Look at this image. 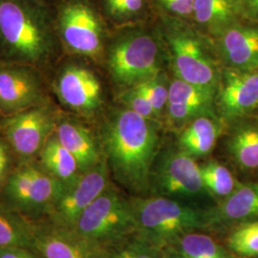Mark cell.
<instances>
[{
  "instance_id": "cell-1",
  "label": "cell",
  "mask_w": 258,
  "mask_h": 258,
  "mask_svg": "<svg viewBox=\"0 0 258 258\" xmlns=\"http://www.w3.org/2000/svg\"><path fill=\"white\" fill-rule=\"evenodd\" d=\"M102 144L116 180L131 192L148 191L159 145L150 120L127 108L119 111L105 124Z\"/></svg>"
},
{
  "instance_id": "cell-2",
  "label": "cell",
  "mask_w": 258,
  "mask_h": 258,
  "mask_svg": "<svg viewBox=\"0 0 258 258\" xmlns=\"http://www.w3.org/2000/svg\"><path fill=\"white\" fill-rule=\"evenodd\" d=\"M56 33L46 0H0V48L15 61L37 64L55 49Z\"/></svg>"
},
{
  "instance_id": "cell-3",
  "label": "cell",
  "mask_w": 258,
  "mask_h": 258,
  "mask_svg": "<svg viewBox=\"0 0 258 258\" xmlns=\"http://www.w3.org/2000/svg\"><path fill=\"white\" fill-rule=\"evenodd\" d=\"M130 202L137 231L162 249L186 233L209 227L207 212L171 198H135Z\"/></svg>"
},
{
  "instance_id": "cell-4",
  "label": "cell",
  "mask_w": 258,
  "mask_h": 258,
  "mask_svg": "<svg viewBox=\"0 0 258 258\" xmlns=\"http://www.w3.org/2000/svg\"><path fill=\"white\" fill-rule=\"evenodd\" d=\"M85 239L102 246L137 231L132 205L112 187H107L71 229Z\"/></svg>"
},
{
  "instance_id": "cell-5",
  "label": "cell",
  "mask_w": 258,
  "mask_h": 258,
  "mask_svg": "<svg viewBox=\"0 0 258 258\" xmlns=\"http://www.w3.org/2000/svg\"><path fill=\"white\" fill-rule=\"evenodd\" d=\"M55 30L66 46L77 54H101L103 21L90 0H58L52 6Z\"/></svg>"
},
{
  "instance_id": "cell-6",
  "label": "cell",
  "mask_w": 258,
  "mask_h": 258,
  "mask_svg": "<svg viewBox=\"0 0 258 258\" xmlns=\"http://www.w3.org/2000/svg\"><path fill=\"white\" fill-rule=\"evenodd\" d=\"M108 67L115 83L133 87L160 74L159 49L153 37L129 33L111 46Z\"/></svg>"
},
{
  "instance_id": "cell-7",
  "label": "cell",
  "mask_w": 258,
  "mask_h": 258,
  "mask_svg": "<svg viewBox=\"0 0 258 258\" xmlns=\"http://www.w3.org/2000/svg\"><path fill=\"white\" fill-rule=\"evenodd\" d=\"M166 26L177 78L215 93L220 75L200 38L179 21L166 20Z\"/></svg>"
},
{
  "instance_id": "cell-8",
  "label": "cell",
  "mask_w": 258,
  "mask_h": 258,
  "mask_svg": "<svg viewBox=\"0 0 258 258\" xmlns=\"http://www.w3.org/2000/svg\"><path fill=\"white\" fill-rule=\"evenodd\" d=\"M67 186L60 180L36 166H21L5 187L6 196L22 211L40 212L53 209Z\"/></svg>"
},
{
  "instance_id": "cell-9",
  "label": "cell",
  "mask_w": 258,
  "mask_h": 258,
  "mask_svg": "<svg viewBox=\"0 0 258 258\" xmlns=\"http://www.w3.org/2000/svg\"><path fill=\"white\" fill-rule=\"evenodd\" d=\"M55 125L53 109L37 105L12 114L2 121L1 129L18 154L30 157L41 151Z\"/></svg>"
},
{
  "instance_id": "cell-10",
  "label": "cell",
  "mask_w": 258,
  "mask_h": 258,
  "mask_svg": "<svg viewBox=\"0 0 258 258\" xmlns=\"http://www.w3.org/2000/svg\"><path fill=\"white\" fill-rule=\"evenodd\" d=\"M108 187V171L101 162L88 171L82 173L74 184L51 210L52 221L56 226L72 229L81 215Z\"/></svg>"
},
{
  "instance_id": "cell-11",
  "label": "cell",
  "mask_w": 258,
  "mask_h": 258,
  "mask_svg": "<svg viewBox=\"0 0 258 258\" xmlns=\"http://www.w3.org/2000/svg\"><path fill=\"white\" fill-rule=\"evenodd\" d=\"M33 247L44 258H108L105 246L85 239L76 231L56 226L31 227Z\"/></svg>"
},
{
  "instance_id": "cell-12",
  "label": "cell",
  "mask_w": 258,
  "mask_h": 258,
  "mask_svg": "<svg viewBox=\"0 0 258 258\" xmlns=\"http://www.w3.org/2000/svg\"><path fill=\"white\" fill-rule=\"evenodd\" d=\"M157 190L166 196H194L205 189L200 166L183 150L166 154L158 167Z\"/></svg>"
},
{
  "instance_id": "cell-13",
  "label": "cell",
  "mask_w": 258,
  "mask_h": 258,
  "mask_svg": "<svg viewBox=\"0 0 258 258\" xmlns=\"http://www.w3.org/2000/svg\"><path fill=\"white\" fill-rule=\"evenodd\" d=\"M218 104L228 119L239 118L258 106V73L227 69L219 83Z\"/></svg>"
},
{
  "instance_id": "cell-14",
  "label": "cell",
  "mask_w": 258,
  "mask_h": 258,
  "mask_svg": "<svg viewBox=\"0 0 258 258\" xmlns=\"http://www.w3.org/2000/svg\"><path fill=\"white\" fill-rule=\"evenodd\" d=\"M41 84L36 75L21 66L0 68V110L15 114L42 101Z\"/></svg>"
},
{
  "instance_id": "cell-15",
  "label": "cell",
  "mask_w": 258,
  "mask_h": 258,
  "mask_svg": "<svg viewBox=\"0 0 258 258\" xmlns=\"http://www.w3.org/2000/svg\"><path fill=\"white\" fill-rule=\"evenodd\" d=\"M55 90L60 101L74 110L91 112L102 101V85L86 68L68 65L58 75Z\"/></svg>"
},
{
  "instance_id": "cell-16",
  "label": "cell",
  "mask_w": 258,
  "mask_h": 258,
  "mask_svg": "<svg viewBox=\"0 0 258 258\" xmlns=\"http://www.w3.org/2000/svg\"><path fill=\"white\" fill-rule=\"evenodd\" d=\"M215 37L224 59L231 68L253 71L258 67V27L236 22Z\"/></svg>"
},
{
  "instance_id": "cell-17",
  "label": "cell",
  "mask_w": 258,
  "mask_h": 258,
  "mask_svg": "<svg viewBox=\"0 0 258 258\" xmlns=\"http://www.w3.org/2000/svg\"><path fill=\"white\" fill-rule=\"evenodd\" d=\"M209 227L215 223L246 222L258 218V184H237L218 207L207 212Z\"/></svg>"
},
{
  "instance_id": "cell-18",
  "label": "cell",
  "mask_w": 258,
  "mask_h": 258,
  "mask_svg": "<svg viewBox=\"0 0 258 258\" xmlns=\"http://www.w3.org/2000/svg\"><path fill=\"white\" fill-rule=\"evenodd\" d=\"M55 136L78 162L81 173L101 163L100 153L90 132L78 122L63 120L55 126Z\"/></svg>"
},
{
  "instance_id": "cell-19",
  "label": "cell",
  "mask_w": 258,
  "mask_h": 258,
  "mask_svg": "<svg viewBox=\"0 0 258 258\" xmlns=\"http://www.w3.org/2000/svg\"><path fill=\"white\" fill-rule=\"evenodd\" d=\"M239 18L236 0H195L192 19L214 36Z\"/></svg>"
},
{
  "instance_id": "cell-20",
  "label": "cell",
  "mask_w": 258,
  "mask_h": 258,
  "mask_svg": "<svg viewBox=\"0 0 258 258\" xmlns=\"http://www.w3.org/2000/svg\"><path fill=\"white\" fill-rule=\"evenodd\" d=\"M218 136L217 123L207 115H202L191 120L183 130L179 137V146L190 156H204L212 151Z\"/></svg>"
},
{
  "instance_id": "cell-21",
  "label": "cell",
  "mask_w": 258,
  "mask_h": 258,
  "mask_svg": "<svg viewBox=\"0 0 258 258\" xmlns=\"http://www.w3.org/2000/svg\"><path fill=\"white\" fill-rule=\"evenodd\" d=\"M41 162L47 172L60 180L67 187L74 184L82 174L77 160L55 135L48 139L41 149Z\"/></svg>"
},
{
  "instance_id": "cell-22",
  "label": "cell",
  "mask_w": 258,
  "mask_h": 258,
  "mask_svg": "<svg viewBox=\"0 0 258 258\" xmlns=\"http://www.w3.org/2000/svg\"><path fill=\"white\" fill-rule=\"evenodd\" d=\"M172 246L187 258H231L211 236L197 231L184 234Z\"/></svg>"
},
{
  "instance_id": "cell-23",
  "label": "cell",
  "mask_w": 258,
  "mask_h": 258,
  "mask_svg": "<svg viewBox=\"0 0 258 258\" xmlns=\"http://www.w3.org/2000/svg\"><path fill=\"white\" fill-rule=\"evenodd\" d=\"M108 258H162L163 249L138 231L106 246Z\"/></svg>"
},
{
  "instance_id": "cell-24",
  "label": "cell",
  "mask_w": 258,
  "mask_h": 258,
  "mask_svg": "<svg viewBox=\"0 0 258 258\" xmlns=\"http://www.w3.org/2000/svg\"><path fill=\"white\" fill-rule=\"evenodd\" d=\"M229 149L239 166L253 169L258 167V127L237 130L229 142Z\"/></svg>"
},
{
  "instance_id": "cell-25",
  "label": "cell",
  "mask_w": 258,
  "mask_h": 258,
  "mask_svg": "<svg viewBox=\"0 0 258 258\" xmlns=\"http://www.w3.org/2000/svg\"><path fill=\"white\" fill-rule=\"evenodd\" d=\"M214 95L215 93L176 78L169 84L167 103H184L210 112Z\"/></svg>"
},
{
  "instance_id": "cell-26",
  "label": "cell",
  "mask_w": 258,
  "mask_h": 258,
  "mask_svg": "<svg viewBox=\"0 0 258 258\" xmlns=\"http://www.w3.org/2000/svg\"><path fill=\"white\" fill-rule=\"evenodd\" d=\"M200 170L205 189L216 197L225 199L237 186L231 171L218 162H209Z\"/></svg>"
},
{
  "instance_id": "cell-27",
  "label": "cell",
  "mask_w": 258,
  "mask_h": 258,
  "mask_svg": "<svg viewBox=\"0 0 258 258\" xmlns=\"http://www.w3.org/2000/svg\"><path fill=\"white\" fill-rule=\"evenodd\" d=\"M6 247H33L30 226L0 209V249Z\"/></svg>"
},
{
  "instance_id": "cell-28",
  "label": "cell",
  "mask_w": 258,
  "mask_h": 258,
  "mask_svg": "<svg viewBox=\"0 0 258 258\" xmlns=\"http://www.w3.org/2000/svg\"><path fill=\"white\" fill-rule=\"evenodd\" d=\"M233 252L242 256H258V221L245 222L227 240Z\"/></svg>"
},
{
  "instance_id": "cell-29",
  "label": "cell",
  "mask_w": 258,
  "mask_h": 258,
  "mask_svg": "<svg viewBox=\"0 0 258 258\" xmlns=\"http://www.w3.org/2000/svg\"><path fill=\"white\" fill-rule=\"evenodd\" d=\"M104 14L115 21H125L139 17L145 8V0H101Z\"/></svg>"
},
{
  "instance_id": "cell-30",
  "label": "cell",
  "mask_w": 258,
  "mask_h": 258,
  "mask_svg": "<svg viewBox=\"0 0 258 258\" xmlns=\"http://www.w3.org/2000/svg\"><path fill=\"white\" fill-rule=\"evenodd\" d=\"M136 87L151 102L157 116L160 115L168 102L169 85L166 84V77L160 73L154 79L136 85Z\"/></svg>"
},
{
  "instance_id": "cell-31",
  "label": "cell",
  "mask_w": 258,
  "mask_h": 258,
  "mask_svg": "<svg viewBox=\"0 0 258 258\" xmlns=\"http://www.w3.org/2000/svg\"><path fill=\"white\" fill-rule=\"evenodd\" d=\"M120 99L127 109L137 113L147 120H151L157 116L151 102L136 86L129 87L126 91L120 95Z\"/></svg>"
},
{
  "instance_id": "cell-32",
  "label": "cell",
  "mask_w": 258,
  "mask_h": 258,
  "mask_svg": "<svg viewBox=\"0 0 258 258\" xmlns=\"http://www.w3.org/2000/svg\"><path fill=\"white\" fill-rule=\"evenodd\" d=\"M208 111L184 103H167V114L170 121L174 124L184 123L195 118L208 115Z\"/></svg>"
},
{
  "instance_id": "cell-33",
  "label": "cell",
  "mask_w": 258,
  "mask_h": 258,
  "mask_svg": "<svg viewBox=\"0 0 258 258\" xmlns=\"http://www.w3.org/2000/svg\"><path fill=\"white\" fill-rule=\"evenodd\" d=\"M157 5L176 19L192 18L195 0H153Z\"/></svg>"
},
{
  "instance_id": "cell-34",
  "label": "cell",
  "mask_w": 258,
  "mask_h": 258,
  "mask_svg": "<svg viewBox=\"0 0 258 258\" xmlns=\"http://www.w3.org/2000/svg\"><path fill=\"white\" fill-rule=\"evenodd\" d=\"M240 18L258 23V0H236Z\"/></svg>"
},
{
  "instance_id": "cell-35",
  "label": "cell",
  "mask_w": 258,
  "mask_h": 258,
  "mask_svg": "<svg viewBox=\"0 0 258 258\" xmlns=\"http://www.w3.org/2000/svg\"><path fill=\"white\" fill-rule=\"evenodd\" d=\"M0 258H38L24 247H6L0 249Z\"/></svg>"
},
{
  "instance_id": "cell-36",
  "label": "cell",
  "mask_w": 258,
  "mask_h": 258,
  "mask_svg": "<svg viewBox=\"0 0 258 258\" xmlns=\"http://www.w3.org/2000/svg\"><path fill=\"white\" fill-rule=\"evenodd\" d=\"M9 155L6 145L0 140V181L5 173V170L8 166Z\"/></svg>"
},
{
  "instance_id": "cell-37",
  "label": "cell",
  "mask_w": 258,
  "mask_h": 258,
  "mask_svg": "<svg viewBox=\"0 0 258 258\" xmlns=\"http://www.w3.org/2000/svg\"><path fill=\"white\" fill-rule=\"evenodd\" d=\"M162 258H187L182 254L178 249L173 246H167L163 248V256Z\"/></svg>"
}]
</instances>
